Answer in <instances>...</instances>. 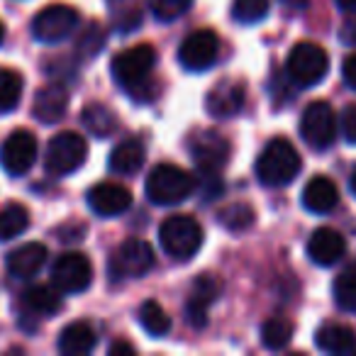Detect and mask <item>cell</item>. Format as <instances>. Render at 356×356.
<instances>
[{
  "mask_svg": "<svg viewBox=\"0 0 356 356\" xmlns=\"http://www.w3.org/2000/svg\"><path fill=\"white\" fill-rule=\"evenodd\" d=\"M346 254V239L337 229L320 227L307 239V257L317 266H334Z\"/></svg>",
  "mask_w": 356,
  "mask_h": 356,
  "instance_id": "obj_17",
  "label": "cell"
},
{
  "mask_svg": "<svg viewBox=\"0 0 356 356\" xmlns=\"http://www.w3.org/2000/svg\"><path fill=\"white\" fill-rule=\"evenodd\" d=\"M144 159H147V149L139 139H124L118 147L110 152V171L120 173V176H132L139 168L144 166Z\"/></svg>",
  "mask_w": 356,
  "mask_h": 356,
  "instance_id": "obj_24",
  "label": "cell"
},
{
  "mask_svg": "<svg viewBox=\"0 0 356 356\" xmlns=\"http://www.w3.org/2000/svg\"><path fill=\"white\" fill-rule=\"evenodd\" d=\"M66 108H69V88L59 81H51L44 88L37 90L35 105H32V115H35L40 122L54 124L64 118Z\"/></svg>",
  "mask_w": 356,
  "mask_h": 356,
  "instance_id": "obj_18",
  "label": "cell"
},
{
  "mask_svg": "<svg viewBox=\"0 0 356 356\" xmlns=\"http://www.w3.org/2000/svg\"><path fill=\"white\" fill-rule=\"evenodd\" d=\"M220 56V37L213 30H195L178 47V64L186 71H208Z\"/></svg>",
  "mask_w": 356,
  "mask_h": 356,
  "instance_id": "obj_11",
  "label": "cell"
},
{
  "mask_svg": "<svg viewBox=\"0 0 356 356\" xmlns=\"http://www.w3.org/2000/svg\"><path fill=\"white\" fill-rule=\"evenodd\" d=\"M244 86L237 83V81H220L213 90L208 93V113L218 120L225 118H234L239 110L244 108Z\"/></svg>",
  "mask_w": 356,
  "mask_h": 356,
  "instance_id": "obj_19",
  "label": "cell"
},
{
  "mask_svg": "<svg viewBox=\"0 0 356 356\" xmlns=\"http://www.w3.org/2000/svg\"><path fill=\"white\" fill-rule=\"evenodd\" d=\"M64 307L61 300V291L51 283V286H32L22 293V305H20V320L25 325L27 320H44L51 317Z\"/></svg>",
  "mask_w": 356,
  "mask_h": 356,
  "instance_id": "obj_16",
  "label": "cell"
},
{
  "mask_svg": "<svg viewBox=\"0 0 356 356\" xmlns=\"http://www.w3.org/2000/svg\"><path fill=\"white\" fill-rule=\"evenodd\" d=\"M51 283L61 293H83L93 283V266L81 252H66L51 266Z\"/></svg>",
  "mask_w": 356,
  "mask_h": 356,
  "instance_id": "obj_12",
  "label": "cell"
},
{
  "mask_svg": "<svg viewBox=\"0 0 356 356\" xmlns=\"http://www.w3.org/2000/svg\"><path fill=\"white\" fill-rule=\"evenodd\" d=\"M81 118H83L86 129L100 139L110 137L118 129V115L103 103H88L83 108V113H81Z\"/></svg>",
  "mask_w": 356,
  "mask_h": 356,
  "instance_id": "obj_25",
  "label": "cell"
},
{
  "mask_svg": "<svg viewBox=\"0 0 356 356\" xmlns=\"http://www.w3.org/2000/svg\"><path fill=\"white\" fill-rule=\"evenodd\" d=\"M315 344L325 354H349L356 349V332L341 322H325L315 332Z\"/></svg>",
  "mask_w": 356,
  "mask_h": 356,
  "instance_id": "obj_22",
  "label": "cell"
},
{
  "mask_svg": "<svg viewBox=\"0 0 356 356\" xmlns=\"http://www.w3.org/2000/svg\"><path fill=\"white\" fill-rule=\"evenodd\" d=\"M205 232L193 215H171L159 227L161 249L176 261H188L203 247Z\"/></svg>",
  "mask_w": 356,
  "mask_h": 356,
  "instance_id": "obj_4",
  "label": "cell"
},
{
  "mask_svg": "<svg viewBox=\"0 0 356 356\" xmlns=\"http://www.w3.org/2000/svg\"><path fill=\"white\" fill-rule=\"evenodd\" d=\"M337 115L327 100H312L300 118V137L315 152H325L337 139Z\"/></svg>",
  "mask_w": 356,
  "mask_h": 356,
  "instance_id": "obj_8",
  "label": "cell"
},
{
  "mask_svg": "<svg viewBox=\"0 0 356 356\" xmlns=\"http://www.w3.org/2000/svg\"><path fill=\"white\" fill-rule=\"evenodd\" d=\"M88 208L100 218H118L132 208V193L122 184L105 181L88 191Z\"/></svg>",
  "mask_w": 356,
  "mask_h": 356,
  "instance_id": "obj_15",
  "label": "cell"
},
{
  "mask_svg": "<svg viewBox=\"0 0 356 356\" xmlns=\"http://www.w3.org/2000/svg\"><path fill=\"white\" fill-rule=\"evenodd\" d=\"M286 6H293V8H302L307 3V0H283Z\"/></svg>",
  "mask_w": 356,
  "mask_h": 356,
  "instance_id": "obj_40",
  "label": "cell"
},
{
  "mask_svg": "<svg viewBox=\"0 0 356 356\" xmlns=\"http://www.w3.org/2000/svg\"><path fill=\"white\" fill-rule=\"evenodd\" d=\"M98 344L95 330L88 322H71L59 334V351L64 356H83L90 354Z\"/></svg>",
  "mask_w": 356,
  "mask_h": 356,
  "instance_id": "obj_23",
  "label": "cell"
},
{
  "mask_svg": "<svg viewBox=\"0 0 356 356\" xmlns=\"http://www.w3.org/2000/svg\"><path fill=\"white\" fill-rule=\"evenodd\" d=\"M332 296L339 310L356 315V266H346L344 271H339V276L332 283Z\"/></svg>",
  "mask_w": 356,
  "mask_h": 356,
  "instance_id": "obj_27",
  "label": "cell"
},
{
  "mask_svg": "<svg viewBox=\"0 0 356 356\" xmlns=\"http://www.w3.org/2000/svg\"><path fill=\"white\" fill-rule=\"evenodd\" d=\"M349 188H351V193L356 195V168L351 171V178H349Z\"/></svg>",
  "mask_w": 356,
  "mask_h": 356,
  "instance_id": "obj_41",
  "label": "cell"
},
{
  "mask_svg": "<svg viewBox=\"0 0 356 356\" xmlns=\"http://www.w3.org/2000/svg\"><path fill=\"white\" fill-rule=\"evenodd\" d=\"M339 40L349 47H356V17L344 20V25L339 27Z\"/></svg>",
  "mask_w": 356,
  "mask_h": 356,
  "instance_id": "obj_37",
  "label": "cell"
},
{
  "mask_svg": "<svg viewBox=\"0 0 356 356\" xmlns=\"http://www.w3.org/2000/svg\"><path fill=\"white\" fill-rule=\"evenodd\" d=\"M154 268V249L144 239H124L108 261V276L113 281L142 278Z\"/></svg>",
  "mask_w": 356,
  "mask_h": 356,
  "instance_id": "obj_7",
  "label": "cell"
},
{
  "mask_svg": "<svg viewBox=\"0 0 356 356\" xmlns=\"http://www.w3.org/2000/svg\"><path fill=\"white\" fill-rule=\"evenodd\" d=\"M193 0H149V8H152L154 17L161 22H171L176 17H181L191 8Z\"/></svg>",
  "mask_w": 356,
  "mask_h": 356,
  "instance_id": "obj_34",
  "label": "cell"
},
{
  "mask_svg": "<svg viewBox=\"0 0 356 356\" xmlns=\"http://www.w3.org/2000/svg\"><path fill=\"white\" fill-rule=\"evenodd\" d=\"M330 71V54L315 42H298L286 61V74L298 88H312Z\"/></svg>",
  "mask_w": 356,
  "mask_h": 356,
  "instance_id": "obj_5",
  "label": "cell"
},
{
  "mask_svg": "<svg viewBox=\"0 0 356 356\" xmlns=\"http://www.w3.org/2000/svg\"><path fill=\"white\" fill-rule=\"evenodd\" d=\"M254 210L252 205L247 203H232V205H225L222 210L218 213V220L225 229H232V232H244L254 225Z\"/></svg>",
  "mask_w": 356,
  "mask_h": 356,
  "instance_id": "obj_31",
  "label": "cell"
},
{
  "mask_svg": "<svg viewBox=\"0 0 356 356\" xmlns=\"http://www.w3.org/2000/svg\"><path fill=\"white\" fill-rule=\"evenodd\" d=\"M191 156L200 173H220L229 159V142L215 129H198L191 137Z\"/></svg>",
  "mask_w": 356,
  "mask_h": 356,
  "instance_id": "obj_13",
  "label": "cell"
},
{
  "mask_svg": "<svg viewBox=\"0 0 356 356\" xmlns=\"http://www.w3.org/2000/svg\"><path fill=\"white\" fill-rule=\"evenodd\" d=\"M268 8H271L268 0H234L232 17L242 25H257L268 15Z\"/></svg>",
  "mask_w": 356,
  "mask_h": 356,
  "instance_id": "obj_33",
  "label": "cell"
},
{
  "mask_svg": "<svg viewBox=\"0 0 356 356\" xmlns=\"http://www.w3.org/2000/svg\"><path fill=\"white\" fill-rule=\"evenodd\" d=\"M139 325L144 332H149L152 337H163L171 330V317L166 315L161 305L156 300H144L139 305Z\"/></svg>",
  "mask_w": 356,
  "mask_h": 356,
  "instance_id": "obj_29",
  "label": "cell"
},
{
  "mask_svg": "<svg viewBox=\"0 0 356 356\" xmlns=\"http://www.w3.org/2000/svg\"><path fill=\"white\" fill-rule=\"evenodd\" d=\"M334 3L341 8V10H346V13H356V0H334Z\"/></svg>",
  "mask_w": 356,
  "mask_h": 356,
  "instance_id": "obj_39",
  "label": "cell"
},
{
  "mask_svg": "<svg viewBox=\"0 0 356 356\" xmlns=\"http://www.w3.org/2000/svg\"><path fill=\"white\" fill-rule=\"evenodd\" d=\"M195 191V178L176 163H159L144 184V193L154 205H178Z\"/></svg>",
  "mask_w": 356,
  "mask_h": 356,
  "instance_id": "obj_3",
  "label": "cell"
},
{
  "mask_svg": "<svg viewBox=\"0 0 356 356\" xmlns=\"http://www.w3.org/2000/svg\"><path fill=\"white\" fill-rule=\"evenodd\" d=\"M293 332H296V327H293L291 320H286V317H268L261 327V341L271 351L286 349L293 339Z\"/></svg>",
  "mask_w": 356,
  "mask_h": 356,
  "instance_id": "obj_28",
  "label": "cell"
},
{
  "mask_svg": "<svg viewBox=\"0 0 356 356\" xmlns=\"http://www.w3.org/2000/svg\"><path fill=\"white\" fill-rule=\"evenodd\" d=\"M47 257H49V252H47L44 244L40 242H27L22 244V247H17L15 252L8 254V271H10V276L15 278H32L37 276V273L42 271V266L47 264Z\"/></svg>",
  "mask_w": 356,
  "mask_h": 356,
  "instance_id": "obj_21",
  "label": "cell"
},
{
  "mask_svg": "<svg viewBox=\"0 0 356 356\" xmlns=\"http://www.w3.org/2000/svg\"><path fill=\"white\" fill-rule=\"evenodd\" d=\"M86 159H88V142L81 134L66 129L51 137L44 154V168L49 176H69L83 166Z\"/></svg>",
  "mask_w": 356,
  "mask_h": 356,
  "instance_id": "obj_6",
  "label": "cell"
},
{
  "mask_svg": "<svg viewBox=\"0 0 356 356\" xmlns=\"http://www.w3.org/2000/svg\"><path fill=\"white\" fill-rule=\"evenodd\" d=\"M156 66V51L152 44H134L113 59V79L127 95L137 100L154 98L152 71Z\"/></svg>",
  "mask_w": 356,
  "mask_h": 356,
  "instance_id": "obj_1",
  "label": "cell"
},
{
  "mask_svg": "<svg viewBox=\"0 0 356 356\" xmlns=\"http://www.w3.org/2000/svg\"><path fill=\"white\" fill-rule=\"evenodd\" d=\"M339 203V191L327 176H312L302 188V208L312 215H327Z\"/></svg>",
  "mask_w": 356,
  "mask_h": 356,
  "instance_id": "obj_20",
  "label": "cell"
},
{
  "mask_svg": "<svg viewBox=\"0 0 356 356\" xmlns=\"http://www.w3.org/2000/svg\"><path fill=\"white\" fill-rule=\"evenodd\" d=\"M105 44V30L100 22H88L83 27L79 37H76V51H79L81 59H93L95 54H100Z\"/></svg>",
  "mask_w": 356,
  "mask_h": 356,
  "instance_id": "obj_32",
  "label": "cell"
},
{
  "mask_svg": "<svg viewBox=\"0 0 356 356\" xmlns=\"http://www.w3.org/2000/svg\"><path fill=\"white\" fill-rule=\"evenodd\" d=\"M341 79L351 90H356V54H349L341 64Z\"/></svg>",
  "mask_w": 356,
  "mask_h": 356,
  "instance_id": "obj_36",
  "label": "cell"
},
{
  "mask_svg": "<svg viewBox=\"0 0 356 356\" xmlns=\"http://www.w3.org/2000/svg\"><path fill=\"white\" fill-rule=\"evenodd\" d=\"M339 127H341V134L349 144H356V103L346 105L341 110V118H339Z\"/></svg>",
  "mask_w": 356,
  "mask_h": 356,
  "instance_id": "obj_35",
  "label": "cell"
},
{
  "mask_svg": "<svg viewBox=\"0 0 356 356\" xmlns=\"http://www.w3.org/2000/svg\"><path fill=\"white\" fill-rule=\"evenodd\" d=\"M302 168V159L298 149L288 139L276 137L264 147L257 159V178L268 188H281L296 181Z\"/></svg>",
  "mask_w": 356,
  "mask_h": 356,
  "instance_id": "obj_2",
  "label": "cell"
},
{
  "mask_svg": "<svg viewBox=\"0 0 356 356\" xmlns=\"http://www.w3.org/2000/svg\"><path fill=\"white\" fill-rule=\"evenodd\" d=\"M40 144L30 129H15L0 147V166L8 176H25L37 161Z\"/></svg>",
  "mask_w": 356,
  "mask_h": 356,
  "instance_id": "obj_10",
  "label": "cell"
},
{
  "mask_svg": "<svg viewBox=\"0 0 356 356\" xmlns=\"http://www.w3.org/2000/svg\"><path fill=\"white\" fill-rule=\"evenodd\" d=\"M79 27V10L66 3H51L42 8L32 20V35L44 44H59Z\"/></svg>",
  "mask_w": 356,
  "mask_h": 356,
  "instance_id": "obj_9",
  "label": "cell"
},
{
  "mask_svg": "<svg viewBox=\"0 0 356 356\" xmlns=\"http://www.w3.org/2000/svg\"><path fill=\"white\" fill-rule=\"evenodd\" d=\"M30 227V210L20 203H8L0 208V242H10Z\"/></svg>",
  "mask_w": 356,
  "mask_h": 356,
  "instance_id": "obj_26",
  "label": "cell"
},
{
  "mask_svg": "<svg viewBox=\"0 0 356 356\" xmlns=\"http://www.w3.org/2000/svg\"><path fill=\"white\" fill-rule=\"evenodd\" d=\"M222 296V281L215 273H200L186 300V320L193 327L208 325V310Z\"/></svg>",
  "mask_w": 356,
  "mask_h": 356,
  "instance_id": "obj_14",
  "label": "cell"
},
{
  "mask_svg": "<svg viewBox=\"0 0 356 356\" xmlns=\"http://www.w3.org/2000/svg\"><path fill=\"white\" fill-rule=\"evenodd\" d=\"M118 354H134V344H129V341H115L110 346V356H118Z\"/></svg>",
  "mask_w": 356,
  "mask_h": 356,
  "instance_id": "obj_38",
  "label": "cell"
},
{
  "mask_svg": "<svg viewBox=\"0 0 356 356\" xmlns=\"http://www.w3.org/2000/svg\"><path fill=\"white\" fill-rule=\"evenodd\" d=\"M22 98V76L13 69H0V115L13 113Z\"/></svg>",
  "mask_w": 356,
  "mask_h": 356,
  "instance_id": "obj_30",
  "label": "cell"
},
{
  "mask_svg": "<svg viewBox=\"0 0 356 356\" xmlns=\"http://www.w3.org/2000/svg\"><path fill=\"white\" fill-rule=\"evenodd\" d=\"M3 40H6V25H3V20H0V44H3Z\"/></svg>",
  "mask_w": 356,
  "mask_h": 356,
  "instance_id": "obj_42",
  "label": "cell"
}]
</instances>
